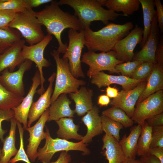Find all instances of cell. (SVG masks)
I'll return each mask as SVG.
<instances>
[{
    "mask_svg": "<svg viewBox=\"0 0 163 163\" xmlns=\"http://www.w3.org/2000/svg\"><path fill=\"white\" fill-rule=\"evenodd\" d=\"M57 2L53 0L42 10L36 12V17L39 23L45 26L48 34L53 35L56 39L59 46L56 50L59 54H64L68 45L64 43L61 38V34L66 28L78 31L83 30L78 18L74 14L62 11Z\"/></svg>",
    "mask_w": 163,
    "mask_h": 163,
    "instance_id": "obj_1",
    "label": "cell"
},
{
    "mask_svg": "<svg viewBox=\"0 0 163 163\" xmlns=\"http://www.w3.org/2000/svg\"><path fill=\"white\" fill-rule=\"evenodd\" d=\"M133 27V22L129 21L123 24L110 23L96 31L87 27L84 30L85 46L88 51L108 52L112 50L117 41L129 34Z\"/></svg>",
    "mask_w": 163,
    "mask_h": 163,
    "instance_id": "obj_2",
    "label": "cell"
},
{
    "mask_svg": "<svg viewBox=\"0 0 163 163\" xmlns=\"http://www.w3.org/2000/svg\"><path fill=\"white\" fill-rule=\"evenodd\" d=\"M59 5H68L73 8L74 15L79 20L83 30L90 27L91 23L100 21L106 25L109 21H114L119 16H125L103 8L98 0H60Z\"/></svg>",
    "mask_w": 163,
    "mask_h": 163,
    "instance_id": "obj_3",
    "label": "cell"
},
{
    "mask_svg": "<svg viewBox=\"0 0 163 163\" xmlns=\"http://www.w3.org/2000/svg\"><path fill=\"white\" fill-rule=\"evenodd\" d=\"M56 63V72L54 89L51 99V104L61 94L77 92L80 86H84L85 81L75 78L71 73L67 59L60 58L56 50L50 52Z\"/></svg>",
    "mask_w": 163,
    "mask_h": 163,
    "instance_id": "obj_4",
    "label": "cell"
},
{
    "mask_svg": "<svg viewBox=\"0 0 163 163\" xmlns=\"http://www.w3.org/2000/svg\"><path fill=\"white\" fill-rule=\"evenodd\" d=\"M35 12L32 8H27L16 13L8 25L9 28L18 30L30 46L39 42L45 36L42 29V25L38 21Z\"/></svg>",
    "mask_w": 163,
    "mask_h": 163,
    "instance_id": "obj_5",
    "label": "cell"
},
{
    "mask_svg": "<svg viewBox=\"0 0 163 163\" xmlns=\"http://www.w3.org/2000/svg\"><path fill=\"white\" fill-rule=\"evenodd\" d=\"M46 127V137L44 146L37 151V158L42 163H50L54 154L60 151H78L82 152L83 155H89L91 151L87 146L88 144L82 141L74 142L59 138H53L49 129Z\"/></svg>",
    "mask_w": 163,
    "mask_h": 163,
    "instance_id": "obj_6",
    "label": "cell"
},
{
    "mask_svg": "<svg viewBox=\"0 0 163 163\" xmlns=\"http://www.w3.org/2000/svg\"><path fill=\"white\" fill-rule=\"evenodd\" d=\"M68 36L69 44L62 58L68 59L70 70L75 78H84L85 75L82 70L81 59L85 44L84 30L78 31L69 29Z\"/></svg>",
    "mask_w": 163,
    "mask_h": 163,
    "instance_id": "obj_7",
    "label": "cell"
},
{
    "mask_svg": "<svg viewBox=\"0 0 163 163\" xmlns=\"http://www.w3.org/2000/svg\"><path fill=\"white\" fill-rule=\"evenodd\" d=\"M81 62L89 66L87 75L90 78L92 76L103 71L120 74L115 67L124 62L117 59L115 52L112 50L99 53L88 51L83 55Z\"/></svg>",
    "mask_w": 163,
    "mask_h": 163,
    "instance_id": "obj_8",
    "label": "cell"
},
{
    "mask_svg": "<svg viewBox=\"0 0 163 163\" xmlns=\"http://www.w3.org/2000/svg\"><path fill=\"white\" fill-rule=\"evenodd\" d=\"M53 39L52 35L47 34L44 38L39 42L31 46L24 44L22 48L21 55L24 60H29L34 62L38 68L41 80L40 87L37 92L41 95L45 91L43 86L45 79L44 77L43 69L51 65L50 62L43 56L44 50Z\"/></svg>",
    "mask_w": 163,
    "mask_h": 163,
    "instance_id": "obj_9",
    "label": "cell"
},
{
    "mask_svg": "<svg viewBox=\"0 0 163 163\" xmlns=\"http://www.w3.org/2000/svg\"><path fill=\"white\" fill-rule=\"evenodd\" d=\"M135 106L131 119L142 126L147 119L163 112V90L151 94Z\"/></svg>",
    "mask_w": 163,
    "mask_h": 163,
    "instance_id": "obj_10",
    "label": "cell"
},
{
    "mask_svg": "<svg viewBox=\"0 0 163 163\" xmlns=\"http://www.w3.org/2000/svg\"><path fill=\"white\" fill-rule=\"evenodd\" d=\"M143 33L142 28L136 25L127 35L117 42L112 50L115 52L118 60L124 62L132 60L134 50L141 43Z\"/></svg>",
    "mask_w": 163,
    "mask_h": 163,
    "instance_id": "obj_11",
    "label": "cell"
},
{
    "mask_svg": "<svg viewBox=\"0 0 163 163\" xmlns=\"http://www.w3.org/2000/svg\"><path fill=\"white\" fill-rule=\"evenodd\" d=\"M32 62L26 59L20 66L16 71L10 72L8 69L0 74V82L8 90L18 95L23 97L25 94L23 78L25 72L30 69Z\"/></svg>",
    "mask_w": 163,
    "mask_h": 163,
    "instance_id": "obj_12",
    "label": "cell"
},
{
    "mask_svg": "<svg viewBox=\"0 0 163 163\" xmlns=\"http://www.w3.org/2000/svg\"><path fill=\"white\" fill-rule=\"evenodd\" d=\"M49 117L48 108L42 115L35 124L25 129L28 132L29 136L26 154L31 162H34L37 158L38 146L41 141L45 139L46 133L44 131V128Z\"/></svg>",
    "mask_w": 163,
    "mask_h": 163,
    "instance_id": "obj_13",
    "label": "cell"
},
{
    "mask_svg": "<svg viewBox=\"0 0 163 163\" xmlns=\"http://www.w3.org/2000/svg\"><path fill=\"white\" fill-rule=\"evenodd\" d=\"M147 80L143 81L135 88L128 91L121 90L118 96L110 101V104L123 110L130 117L134 113L136 103L145 89Z\"/></svg>",
    "mask_w": 163,
    "mask_h": 163,
    "instance_id": "obj_14",
    "label": "cell"
},
{
    "mask_svg": "<svg viewBox=\"0 0 163 163\" xmlns=\"http://www.w3.org/2000/svg\"><path fill=\"white\" fill-rule=\"evenodd\" d=\"M159 29L156 15L153 17L150 32L145 43L141 50L134 55L133 61L140 60L156 63L155 53L159 39Z\"/></svg>",
    "mask_w": 163,
    "mask_h": 163,
    "instance_id": "obj_15",
    "label": "cell"
},
{
    "mask_svg": "<svg viewBox=\"0 0 163 163\" xmlns=\"http://www.w3.org/2000/svg\"><path fill=\"white\" fill-rule=\"evenodd\" d=\"M91 82L96 85L98 88L108 86L113 84L120 85L123 90L128 91L134 88L141 82L147 78L136 80L122 75H115L108 74L101 71L92 76Z\"/></svg>",
    "mask_w": 163,
    "mask_h": 163,
    "instance_id": "obj_16",
    "label": "cell"
},
{
    "mask_svg": "<svg viewBox=\"0 0 163 163\" xmlns=\"http://www.w3.org/2000/svg\"><path fill=\"white\" fill-rule=\"evenodd\" d=\"M40 85V76L39 71L37 70L32 78V85L27 94L18 106L12 109L14 112V118L17 121L23 124L24 130L27 127L28 114L33 102L34 97Z\"/></svg>",
    "mask_w": 163,
    "mask_h": 163,
    "instance_id": "obj_17",
    "label": "cell"
},
{
    "mask_svg": "<svg viewBox=\"0 0 163 163\" xmlns=\"http://www.w3.org/2000/svg\"><path fill=\"white\" fill-rule=\"evenodd\" d=\"M56 76V73L53 72L48 79L49 84L46 90L40 95L37 101L32 103L28 114L27 127H30L32 124L39 119L43 113L50 107L53 91V83Z\"/></svg>",
    "mask_w": 163,
    "mask_h": 163,
    "instance_id": "obj_18",
    "label": "cell"
},
{
    "mask_svg": "<svg viewBox=\"0 0 163 163\" xmlns=\"http://www.w3.org/2000/svg\"><path fill=\"white\" fill-rule=\"evenodd\" d=\"M25 43L24 40L21 39L6 49L0 55V74L6 69L10 72H14L17 66L25 61L21 56V52Z\"/></svg>",
    "mask_w": 163,
    "mask_h": 163,
    "instance_id": "obj_19",
    "label": "cell"
},
{
    "mask_svg": "<svg viewBox=\"0 0 163 163\" xmlns=\"http://www.w3.org/2000/svg\"><path fill=\"white\" fill-rule=\"evenodd\" d=\"M99 113V108L94 105L82 118V120L87 129L86 135L83 136L81 141L84 143L88 144L90 143L94 137L102 133L101 117Z\"/></svg>",
    "mask_w": 163,
    "mask_h": 163,
    "instance_id": "obj_20",
    "label": "cell"
},
{
    "mask_svg": "<svg viewBox=\"0 0 163 163\" xmlns=\"http://www.w3.org/2000/svg\"><path fill=\"white\" fill-rule=\"evenodd\" d=\"M71 103L67 94H60L49 108V117L47 122L56 121L65 117H74L75 112L70 107Z\"/></svg>",
    "mask_w": 163,
    "mask_h": 163,
    "instance_id": "obj_21",
    "label": "cell"
},
{
    "mask_svg": "<svg viewBox=\"0 0 163 163\" xmlns=\"http://www.w3.org/2000/svg\"><path fill=\"white\" fill-rule=\"evenodd\" d=\"M163 89V65L156 63L154 65L152 72L147 78L145 88L136 104L151 94Z\"/></svg>",
    "mask_w": 163,
    "mask_h": 163,
    "instance_id": "obj_22",
    "label": "cell"
},
{
    "mask_svg": "<svg viewBox=\"0 0 163 163\" xmlns=\"http://www.w3.org/2000/svg\"><path fill=\"white\" fill-rule=\"evenodd\" d=\"M70 98L75 104V113L78 116L85 115L93 107L92 97L94 92L90 89L82 86L75 93L69 94Z\"/></svg>",
    "mask_w": 163,
    "mask_h": 163,
    "instance_id": "obj_23",
    "label": "cell"
},
{
    "mask_svg": "<svg viewBox=\"0 0 163 163\" xmlns=\"http://www.w3.org/2000/svg\"><path fill=\"white\" fill-rule=\"evenodd\" d=\"M102 140V154L108 163H122L125 158L119 142L113 137L105 134Z\"/></svg>",
    "mask_w": 163,
    "mask_h": 163,
    "instance_id": "obj_24",
    "label": "cell"
},
{
    "mask_svg": "<svg viewBox=\"0 0 163 163\" xmlns=\"http://www.w3.org/2000/svg\"><path fill=\"white\" fill-rule=\"evenodd\" d=\"M142 130V126L138 124L132 127L128 136L125 134L119 143L125 158H136L138 141Z\"/></svg>",
    "mask_w": 163,
    "mask_h": 163,
    "instance_id": "obj_25",
    "label": "cell"
},
{
    "mask_svg": "<svg viewBox=\"0 0 163 163\" xmlns=\"http://www.w3.org/2000/svg\"><path fill=\"white\" fill-rule=\"evenodd\" d=\"M10 121V128L8 135L4 138L1 149V163H8L13 156H15L18 150L15 146V134L17 121L14 118Z\"/></svg>",
    "mask_w": 163,
    "mask_h": 163,
    "instance_id": "obj_26",
    "label": "cell"
},
{
    "mask_svg": "<svg viewBox=\"0 0 163 163\" xmlns=\"http://www.w3.org/2000/svg\"><path fill=\"white\" fill-rule=\"evenodd\" d=\"M103 6L108 10L115 12H122L126 16L132 14L138 10L140 4L139 0H98Z\"/></svg>",
    "mask_w": 163,
    "mask_h": 163,
    "instance_id": "obj_27",
    "label": "cell"
},
{
    "mask_svg": "<svg viewBox=\"0 0 163 163\" xmlns=\"http://www.w3.org/2000/svg\"><path fill=\"white\" fill-rule=\"evenodd\" d=\"M56 122L59 127L56 132L59 138L67 140L71 139L82 140L83 136L78 132L79 126L74 123L72 118H63Z\"/></svg>",
    "mask_w": 163,
    "mask_h": 163,
    "instance_id": "obj_28",
    "label": "cell"
},
{
    "mask_svg": "<svg viewBox=\"0 0 163 163\" xmlns=\"http://www.w3.org/2000/svg\"><path fill=\"white\" fill-rule=\"evenodd\" d=\"M141 5L143 14L144 28L142 40L140 44L142 48L149 35L151 29L152 21L156 14L155 9L154 1L153 0H139Z\"/></svg>",
    "mask_w": 163,
    "mask_h": 163,
    "instance_id": "obj_29",
    "label": "cell"
},
{
    "mask_svg": "<svg viewBox=\"0 0 163 163\" xmlns=\"http://www.w3.org/2000/svg\"><path fill=\"white\" fill-rule=\"evenodd\" d=\"M24 98L8 90L0 82V109H12L18 106Z\"/></svg>",
    "mask_w": 163,
    "mask_h": 163,
    "instance_id": "obj_30",
    "label": "cell"
},
{
    "mask_svg": "<svg viewBox=\"0 0 163 163\" xmlns=\"http://www.w3.org/2000/svg\"><path fill=\"white\" fill-rule=\"evenodd\" d=\"M142 130L138 141L137 155L142 156L148 154L150 148L152 127L146 122L142 126Z\"/></svg>",
    "mask_w": 163,
    "mask_h": 163,
    "instance_id": "obj_31",
    "label": "cell"
},
{
    "mask_svg": "<svg viewBox=\"0 0 163 163\" xmlns=\"http://www.w3.org/2000/svg\"><path fill=\"white\" fill-rule=\"evenodd\" d=\"M102 116H106L120 123L125 128L132 127L134 123L131 118L123 110L115 107L112 106L103 110L102 113Z\"/></svg>",
    "mask_w": 163,
    "mask_h": 163,
    "instance_id": "obj_32",
    "label": "cell"
},
{
    "mask_svg": "<svg viewBox=\"0 0 163 163\" xmlns=\"http://www.w3.org/2000/svg\"><path fill=\"white\" fill-rule=\"evenodd\" d=\"M102 128L105 134L114 138L119 142L120 139V132L123 128L120 123L104 116H101Z\"/></svg>",
    "mask_w": 163,
    "mask_h": 163,
    "instance_id": "obj_33",
    "label": "cell"
},
{
    "mask_svg": "<svg viewBox=\"0 0 163 163\" xmlns=\"http://www.w3.org/2000/svg\"><path fill=\"white\" fill-rule=\"evenodd\" d=\"M21 39V34L17 30L10 28L0 29V47L7 49Z\"/></svg>",
    "mask_w": 163,
    "mask_h": 163,
    "instance_id": "obj_34",
    "label": "cell"
},
{
    "mask_svg": "<svg viewBox=\"0 0 163 163\" xmlns=\"http://www.w3.org/2000/svg\"><path fill=\"white\" fill-rule=\"evenodd\" d=\"M17 125L18 128L20 136L19 148L16 155L14 158L10 159L8 163H15L19 161H22L26 163H31L24 148L23 136L24 130L23 127H22L21 123L17 121Z\"/></svg>",
    "mask_w": 163,
    "mask_h": 163,
    "instance_id": "obj_35",
    "label": "cell"
},
{
    "mask_svg": "<svg viewBox=\"0 0 163 163\" xmlns=\"http://www.w3.org/2000/svg\"><path fill=\"white\" fill-rule=\"evenodd\" d=\"M27 8L24 0H0V10L17 13Z\"/></svg>",
    "mask_w": 163,
    "mask_h": 163,
    "instance_id": "obj_36",
    "label": "cell"
},
{
    "mask_svg": "<svg viewBox=\"0 0 163 163\" xmlns=\"http://www.w3.org/2000/svg\"><path fill=\"white\" fill-rule=\"evenodd\" d=\"M143 62L140 60L124 62L117 65L115 68L121 75L131 78L137 67Z\"/></svg>",
    "mask_w": 163,
    "mask_h": 163,
    "instance_id": "obj_37",
    "label": "cell"
},
{
    "mask_svg": "<svg viewBox=\"0 0 163 163\" xmlns=\"http://www.w3.org/2000/svg\"><path fill=\"white\" fill-rule=\"evenodd\" d=\"M154 64L151 62H143L137 67L130 78L136 80L147 78L152 72Z\"/></svg>",
    "mask_w": 163,
    "mask_h": 163,
    "instance_id": "obj_38",
    "label": "cell"
},
{
    "mask_svg": "<svg viewBox=\"0 0 163 163\" xmlns=\"http://www.w3.org/2000/svg\"><path fill=\"white\" fill-rule=\"evenodd\" d=\"M163 147V126L152 127L150 148Z\"/></svg>",
    "mask_w": 163,
    "mask_h": 163,
    "instance_id": "obj_39",
    "label": "cell"
},
{
    "mask_svg": "<svg viewBox=\"0 0 163 163\" xmlns=\"http://www.w3.org/2000/svg\"><path fill=\"white\" fill-rule=\"evenodd\" d=\"M14 112L12 109L5 110L0 109V140L2 142L4 136L7 132V130L4 129L2 126V122L4 121H10L14 117Z\"/></svg>",
    "mask_w": 163,
    "mask_h": 163,
    "instance_id": "obj_40",
    "label": "cell"
},
{
    "mask_svg": "<svg viewBox=\"0 0 163 163\" xmlns=\"http://www.w3.org/2000/svg\"><path fill=\"white\" fill-rule=\"evenodd\" d=\"M16 13L0 10V29L8 30V25L14 18Z\"/></svg>",
    "mask_w": 163,
    "mask_h": 163,
    "instance_id": "obj_41",
    "label": "cell"
},
{
    "mask_svg": "<svg viewBox=\"0 0 163 163\" xmlns=\"http://www.w3.org/2000/svg\"><path fill=\"white\" fill-rule=\"evenodd\" d=\"M154 4L156 8V14L158 26L161 33L163 32V5L160 0H155Z\"/></svg>",
    "mask_w": 163,
    "mask_h": 163,
    "instance_id": "obj_42",
    "label": "cell"
},
{
    "mask_svg": "<svg viewBox=\"0 0 163 163\" xmlns=\"http://www.w3.org/2000/svg\"><path fill=\"white\" fill-rule=\"evenodd\" d=\"M145 121L152 127L163 126V112L147 119Z\"/></svg>",
    "mask_w": 163,
    "mask_h": 163,
    "instance_id": "obj_43",
    "label": "cell"
},
{
    "mask_svg": "<svg viewBox=\"0 0 163 163\" xmlns=\"http://www.w3.org/2000/svg\"><path fill=\"white\" fill-rule=\"evenodd\" d=\"M155 58L157 63L163 65V37L161 33L155 53Z\"/></svg>",
    "mask_w": 163,
    "mask_h": 163,
    "instance_id": "obj_44",
    "label": "cell"
},
{
    "mask_svg": "<svg viewBox=\"0 0 163 163\" xmlns=\"http://www.w3.org/2000/svg\"><path fill=\"white\" fill-rule=\"evenodd\" d=\"M148 154L155 157L163 163V147L150 148Z\"/></svg>",
    "mask_w": 163,
    "mask_h": 163,
    "instance_id": "obj_45",
    "label": "cell"
},
{
    "mask_svg": "<svg viewBox=\"0 0 163 163\" xmlns=\"http://www.w3.org/2000/svg\"><path fill=\"white\" fill-rule=\"evenodd\" d=\"M27 5V8H32L40 5L51 2L52 0H24Z\"/></svg>",
    "mask_w": 163,
    "mask_h": 163,
    "instance_id": "obj_46",
    "label": "cell"
},
{
    "mask_svg": "<svg viewBox=\"0 0 163 163\" xmlns=\"http://www.w3.org/2000/svg\"><path fill=\"white\" fill-rule=\"evenodd\" d=\"M71 159V156L68 152L63 151L60 153L56 160L50 162V163H69Z\"/></svg>",
    "mask_w": 163,
    "mask_h": 163,
    "instance_id": "obj_47",
    "label": "cell"
},
{
    "mask_svg": "<svg viewBox=\"0 0 163 163\" xmlns=\"http://www.w3.org/2000/svg\"><path fill=\"white\" fill-rule=\"evenodd\" d=\"M139 160L142 163H161L157 158L149 154L141 156Z\"/></svg>",
    "mask_w": 163,
    "mask_h": 163,
    "instance_id": "obj_48",
    "label": "cell"
},
{
    "mask_svg": "<svg viewBox=\"0 0 163 163\" xmlns=\"http://www.w3.org/2000/svg\"><path fill=\"white\" fill-rule=\"evenodd\" d=\"M110 101V98L106 95H99L98 98L97 104L101 107L107 106Z\"/></svg>",
    "mask_w": 163,
    "mask_h": 163,
    "instance_id": "obj_49",
    "label": "cell"
},
{
    "mask_svg": "<svg viewBox=\"0 0 163 163\" xmlns=\"http://www.w3.org/2000/svg\"><path fill=\"white\" fill-rule=\"evenodd\" d=\"M106 95L109 98H115L118 95L119 91L118 89L110 86H107L106 90Z\"/></svg>",
    "mask_w": 163,
    "mask_h": 163,
    "instance_id": "obj_50",
    "label": "cell"
},
{
    "mask_svg": "<svg viewBox=\"0 0 163 163\" xmlns=\"http://www.w3.org/2000/svg\"><path fill=\"white\" fill-rule=\"evenodd\" d=\"M122 163H142L139 160H136V159L130 158H125Z\"/></svg>",
    "mask_w": 163,
    "mask_h": 163,
    "instance_id": "obj_51",
    "label": "cell"
},
{
    "mask_svg": "<svg viewBox=\"0 0 163 163\" xmlns=\"http://www.w3.org/2000/svg\"><path fill=\"white\" fill-rule=\"evenodd\" d=\"M6 49L0 47V55Z\"/></svg>",
    "mask_w": 163,
    "mask_h": 163,
    "instance_id": "obj_52",
    "label": "cell"
},
{
    "mask_svg": "<svg viewBox=\"0 0 163 163\" xmlns=\"http://www.w3.org/2000/svg\"><path fill=\"white\" fill-rule=\"evenodd\" d=\"M1 154V149L0 148V158Z\"/></svg>",
    "mask_w": 163,
    "mask_h": 163,
    "instance_id": "obj_53",
    "label": "cell"
},
{
    "mask_svg": "<svg viewBox=\"0 0 163 163\" xmlns=\"http://www.w3.org/2000/svg\"><path fill=\"white\" fill-rule=\"evenodd\" d=\"M85 163L84 162H81V163Z\"/></svg>",
    "mask_w": 163,
    "mask_h": 163,
    "instance_id": "obj_54",
    "label": "cell"
}]
</instances>
